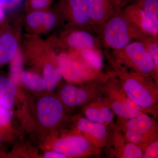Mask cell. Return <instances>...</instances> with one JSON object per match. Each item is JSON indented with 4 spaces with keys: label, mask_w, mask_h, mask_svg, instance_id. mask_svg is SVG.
<instances>
[{
    "label": "cell",
    "mask_w": 158,
    "mask_h": 158,
    "mask_svg": "<svg viewBox=\"0 0 158 158\" xmlns=\"http://www.w3.org/2000/svg\"><path fill=\"white\" fill-rule=\"evenodd\" d=\"M19 23L8 19L0 24V69L9 64L18 52L22 41Z\"/></svg>",
    "instance_id": "obj_5"
},
{
    "label": "cell",
    "mask_w": 158,
    "mask_h": 158,
    "mask_svg": "<svg viewBox=\"0 0 158 158\" xmlns=\"http://www.w3.org/2000/svg\"><path fill=\"white\" fill-rule=\"evenodd\" d=\"M51 1H53V0H51Z\"/></svg>",
    "instance_id": "obj_36"
},
{
    "label": "cell",
    "mask_w": 158,
    "mask_h": 158,
    "mask_svg": "<svg viewBox=\"0 0 158 158\" xmlns=\"http://www.w3.org/2000/svg\"><path fill=\"white\" fill-rule=\"evenodd\" d=\"M60 24H62L61 17L57 9L50 8L46 9L44 13L41 35L53 31Z\"/></svg>",
    "instance_id": "obj_20"
},
{
    "label": "cell",
    "mask_w": 158,
    "mask_h": 158,
    "mask_svg": "<svg viewBox=\"0 0 158 158\" xmlns=\"http://www.w3.org/2000/svg\"><path fill=\"white\" fill-rule=\"evenodd\" d=\"M6 156L5 153L3 152L2 151L0 150V158H4Z\"/></svg>",
    "instance_id": "obj_35"
},
{
    "label": "cell",
    "mask_w": 158,
    "mask_h": 158,
    "mask_svg": "<svg viewBox=\"0 0 158 158\" xmlns=\"http://www.w3.org/2000/svg\"><path fill=\"white\" fill-rule=\"evenodd\" d=\"M7 136L0 134V146L3 144V142L6 141Z\"/></svg>",
    "instance_id": "obj_33"
},
{
    "label": "cell",
    "mask_w": 158,
    "mask_h": 158,
    "mask_svg": "<svg viewBox=\"0 0 158 158\" xmlns=\"http://www.w3.org/2000/svg\"><path fill=\"white\" fill-rule=\"evenodd\" d=\"M60 101L62 104L71 107L83 104L88 98L87 92L82 88L73 85H65L60 93Z\"/></svg>",
    "instance_id": "obj_13"
},
{
    "label": "cell",
    "mask_w": 158,
    "mask_h": 158,
    "mask_svg": "<svg viewBox=\"0 0 158 158\" xmlns=\"http://www.w3.org/2000/svg\"><path fill=\"white\" fill-rule=\"evenodd\" d=\"M19 80L26 88L33 92L42 93L48 91L45 80L41 74L35 72L30 70L22 72Z\"/></svg>",
    "instance_id": "obj_14"
},
{
    "label": "cell",
    "mask_w": 158,
    "mask_h": 158,
    "mask_svg": "<svg viewBox=\"0 0 158 158\" xmlns=\"http://www.w3.org/2000/svg\"><path fill=\"white\" fill-rule=\"evenodd\" d=\"M113 112L121 117L132 118L141 114V107L129 98L124 102H115L112 105Z\"/></svg>",
    "instance_id": "obj_16"
},
{
    "label": "cell",
    "mask_w": 158,
    "mask_h": 158,
    "mask_svg": "<svg viewBox=\"0 0 158 158\" xmlns=\"http://www.w3.org/2000/svg\"><path fill=\"white\" fill-rule=\"evenodd\" d=\"M87 118L90 121L98 123L111 122L113 118V112L109 108H89L85 112Z\"/></svg>",
    "instance_id": "obj_18"
},
{
    "label": "cell",
    "mask_w": 158,
    "mask_h": 158,
    "mask_svg": "<svg viewBox=\"0 0 158 158\" xmlns=\"http://www.w3.org/2000/svg\"><path fill=\"white\" fill-rule=\"evenodd\" d=\"M78 129L96 139L102 140L106 136L107 129L102 123L90 121L88 118H82L77 123Z\"/></svg>",
    "instance_id": "obj_17"
},
{
    "label": "cell",
    "mask_w": 158,
    "mask_h": 158,
    "mask_svg": "<svg viewBox=\"0 0 158 158\" xmlns=\"http://www.w3.org/2000/svg\"><path fill=\"white\" fill-rule=\"evenodd\" d=\"M91 23L94 32L112 17L119 14L123 7L120 0H88Z\"/></svg>",
    "instance_id": "obj_7"
},
{
    "label": "cell",
    "mask_w": 158,
    "mask_h": 158,
    "mask_svg": "<svg viewBox=\"0 0 158 158\" xmlns=\"http://www.w3.org/2000/svg\"><path fill=\"white\" fill-rule=\"evenodd\" d=\"M21 0H0V7L5 9H10L19 4Z\"/></svg>",
    "instance_id": "obj_29"
},
{
    "label": "cell",
    "mask_w": 158,
    "mask_h": 158,
    "mask_svg": "<svg viewBox=\"0 0 158 158\" xmlns=\"http://www.w3.org/2000/svg\"><path fill=\"white\" fill-rule=\"evenodd\" d=\"M113 51L117 61L133 68L141 75L146 76L156 72L152 57L141 40L133 41L119 50Z\"/></svg>",
    "instance_id": "obj_2"
},
{
    "label": "cell",
    "mask_w": 158,
    "mask_h": 158,
    "mask_svg": "<svg viewBox=\"0 0 158 158\" xmlns=\"http://www.w3.org/2000/svg\"><path fill=\"white\" fill-rule=\"evenodd\" d=\"M143 154L141 150L134 143H129L125 147L123 158H143Z\"/></svg>",
    "instance_id": "obj_25"
},
{
    "label": "cell",
    "mask_w": 158,
    "mask_h": 158,
    "mask_svg": "<svg viewBox=\"0 0 158 158\" xmlns=\"http://www.w3.org/2000/svg\"><path fill=\"white\" fill-rule=\"evenodd\" d=\"M46 10L26 12L23 23L26 34L38 36L41 35Z\"/></svg>",
    "instance_id": "obj_15"
},
{
    "label": "cell",
    "mask_w": 158,
    "mask_h": 158,
    "mask_svg": "<svg viewBox=\"0 0 158 158\" xmlns=\"http://www.w3.org/2000/svg\"><path fill=\"white\" fill-rule=\"evenodd\" d=\"M53 47L67 49L70 52H83L99 50L102 46L98 37L93 33L83 29L64 27L59 37L49 40Z\"/></svg>",
    "instance_id": "obj_3"
},
{
    "label": "cell",
    "mask_w": 158,
    "mask_h": 158,
    "mask_svg": "<svg viewBox=\"0 0 158 158\" xmlns=\"http://www.w3.org/2000/svg\"><path fill=\"white\" fill-rule=\"evenodd\" d=\"M126 136L131 142L135 144L141 141L143 138V135L134 130L127 129L126 132Z\"/></svg>",
    "instance_id": "obj_28"
},
{
    "label": "cell",
    "mask_w": 158,
    "mask_h": 158,
    "mask_svg": "<svg viewBox=\"0 0 158 158\" xmlns=\"http://www.w3.org/2000/svg\"><path fill=\"white\" fill-rule=\"evenodd\" d=\"M44 158H67L66 156L57 152L55 151L51 150L47 151L42 156Z\"/></svg>",
    "instance_id": "obj_30"
},
{
    "label": "cell",
    "mask_w": 158,
    "mask_h": 158,
    "mask_svg": "<svg viewBox=\"0 0 158 158\" xmlns=\"http://www.w3.org/2000/svg\"><path fill=\"white\" fill-rule=\"evenodd\" d=\"M57 59L62 76L69 81L78 82L84 78L81 65L68 54L61 53L57 56Z\"/></svg>",
    "instance_id": "obj_11"
},
{
    "label": "cell",
    "mask_w": 158,
    "mask_h": 158,
    "mask_svg": "<svg viewBox=\"0 0 158 158\" xmlns=\"http://www.w3.org/2000/svg\"><path fill=\"white\" fill-rule=\"evenodd\" d=\"M9 131V127H4L0 126V134L7 136Z\"/></svg>",
    "instance_id": "obj_32"
},
{
    "label": "cell",
    "mask_w": 158,
    "mask_h": 158,
    "mask_svg": "<svg viewBox=\"0 0 158 158\" xmlns=\"http://www.w3.org/2000/svg\"><path fill=\"white\" fill-rule=\"evenodd\" d=\"M36 114L39 125L44 129L50 130L56 127L63 118V104L53 95H44L37 102Z\"/></svg>",
    "instance_id": "obj_6"
},
{
    "label": "cell",
    "mask_w": 158,
    "mask_h": 158,
    "mask_svg": "<svg viewBox=\"0 0 158 158\" xmlns=\"http://www.w3.org/2000/svg\"><path fill=\"white\" fill-rule=\"evenodd\" d=\"M150 55L152 57L156 71L157 73L158 69V37L147 36L141 39Z\"/></svg>",
    "instance_id": "obj_22"
},
{
    "label": "cell",
    "mask_w": 158,
    "mask_h": 158,
    "mask_svg": "<svg viewBox=\"0 0 158 158\" xmlns=\"http://www.w3.org/2000/svg\"><path fill=\"white\" fill-rule=\"evenodd\" d=\"M158 157V142L155 141L152 143L146 149L143 155L144 158H157Z\"/></svg>",
    "instance_id": "obj_27"
},
{
    "label": "cell",
    "mask_w": 158,
    "mask_h": 158,
    "mask_svg": "<svg viewBox=\"0 0 158 158\" xmlns=\"http://www.w3.org/2000/svg\"><path fill=\"white\" fill-rule=\"evenodd\" d=\"M18 90L16 83L10 77L0 76V106L12 110L16 102Z\"/></svg>",
    "instance_id": "obj_12"
},
{
    "label": "cell",
    "mask_w": 158,
    "mask_h": 158,
    "mask_svg": "<svg viewBox=\"0 0 158 158\" xmlns=\"http://www.w3.org/2000/svg\"><path fill=\"white\" fill-rule=\"evenodd\" d=\"M90 148L89 141L81 136L73 135L60 138L55 141L52 150L68 156L83 155Z\"/></svg>",
    "instance_id": "obj_9"
},
{
    "label": "cell",
    "mask_w": 158,
    "mask_h": 158,
    "mask_svg": "<svg viewBox=\"0 0 158 158\" xmlns=\"http://www.w3.org/2000/svg\"><path fill=\"white\" fill-rule=\"evenodd\" d=\"M64 27L83 29L94 32L88 0H60L56 8Z\"/></svg>",
    "instance_id": "obj_4"
},
{
    "label": "cell",
    "mask_w": 158,
    "mask_h": 158,
    "mask_svg": "<svg viewBox=\"0 0 158 158\" xmlns=\"http://www.w3.org/2000/svg\"><path fill=\"white\" fill-rule=\"evenodd\" d=\"M99 50H91L79 52L86 62L92 68L100 69L102 66L103 63L100 55L99 54Z\"/></svg>",
    "instance_id": "obj_23"
},
{
    "label": "cell",
    "mask_w": 158,
    "mask_h": 158,
    "mask_svg": "<svg viewBox=\"0 0 158 158\" xmlns=\"http://www.w3.org/2000/svg\"><path fill=\"white\" fill-rule=\"evenodd\" d=\"M133 3L143 9L158 24V0H135Z\"/></svg>",
    "instance_id": "obj_21"
},
{
    "label": "cell",
    "mask_w": 158,
    "mask_h": 158,
    "mask_svg": "<svg viewBox=\"0 0 158 158\" xmlns=\"http://www.w3.org/2000/svg\"><path fill=\"white\" fill-rule=\"evenodd\" d=\"M127 129L134 130L142 135L149 131L153 126L152 119L146 114H140L131 118L127 124Z\"/></svg>",
    "instance_id": "obj_19"
},
{
    "label": "cell",
    "mask_w": 158,
    "mask_h": 158,
    "mask_svg": "<svg viewBox=\"0 0 158 158\" xmlns=\"http://www.w3.org/2000/svg\"><path fill=\"white\" fill-rule=\"evenodd\" d=\"M123 88L129 98L141 107L148 108L152 106L153 103L152 96L137 77H126Z\"/></svg>",
    "instance_id": "obj_10"
},
{
    "label": "cell",
    "mask_w": 158,
    "mask_h": 158,
    "mask_svg": "<svg viewBox=\"0 0 158 158\" xmlns=\"http://www.w3.org/2000/svg\"><path fill=\"white\" fill-rule=\"evenodd\" d=\"M7 19L5 10L0 7V24L2 23Z\"/></svg>",
    "instance_id": "obj_31"
},
{
    "label": "cell",
    "mask_w": 158,
    "mask_h": 158,
    "mask_svg": "<svg viewBox=\"0 0 158 158\" xmlns=\"http://www.w3.org/2000/svg\"><path fill=\"white\" fill-rule=\"evenodd\" d=\"M121 14L136 28L146 36H158V24L135 3L128 4Z\"/></svg>",
    "instance_id": "obj_8"
},
{
    "label": "cell",
    "mask_w": 158,
    "mask_h": 158,
    "mask_svg": "<svg viewBox=\"0 0 158 158\" xmlns=\"http://www.w3.org/2000/svg\"><path fill=\"white\" fill-rule=\"evenodd\" d=\"M13 115L12 110H7L0 106V126L9 127Z\"/></svg>",
    "instance_id": "obj_26"
},
{
    "label": "cell",
    "mask_w": 158,
    "mask_h": 158,
    "mask_svg": "<svg viewBox=\"0 0 158 158\" xmlns=\"http://www.w3.org/2000/svg\"><path fill=\"white\" fill-rule=\"evenodd\" d=\"M52 2L51 0H27L25 4L26 12L48 9L50 8Z\"/></svg>",
    "instance_id": "obj_24"
},
{
    "label": "cell",
    "mask_w": 158,
    "mask_h": 158,
    "mask_svg": "<svg viewBox=\"0 0 158 158\" xmlns=\"http://www.w3.org/2000/svg\"><path fill=\"white\" fill-rule=\"evenodd\" d=\"M97 34L102 46L113 51L119 50L147 36L133 26L121 12L109 20Z\"/></svg>",
    "instance_id": "obj_1"
},
{
    "label": "cell",
    "mask_w": 158,
    "mask_h": 158,
    "mask_svg": "<svg viewBox=\"0 0 158 158\" xmlns=\"http://www.w3.org/2000/svg\"><path fill=\"white\" fill-rule=\"evenodd\" d=\"M131 1V0H120V2H121L123 8H124L125 6L127 5Z\"/></svg>",
    "instance_id": "obj_34"
}]
</instances>
